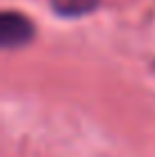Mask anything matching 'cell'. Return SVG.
<instances>
[{
	"label": "cell",
	"instance_id": "1",
	"mask_svg": "<svg viewBox=\"0 0 155 157\" xmlns=\"http://www.w3.org/2000/svg\"><path fill=\"white\" fill-rule=\"evenodd\" d=\"M34 39V23L21 12L5 9L0 16V43L5 48H18Z\"/></svg>",
	"mask_w": 155,
	"mask_h": 157
},
{
	"label": "cell",
	"instance_id": "2",
	"mask_svg": "<svg viewBox=\"0 0 155 157\" xmlns=\"http://www.w3.org/2000/svg\"><path fill=\"white\" fill-rule=\"evenodd\" d=\"M100 0H50L52 12H57L60 16H84L89 12H94L98 7Z\"/></svg>",
	"mask_w": 155,
	"mask_h": 157
}]
</instances>
